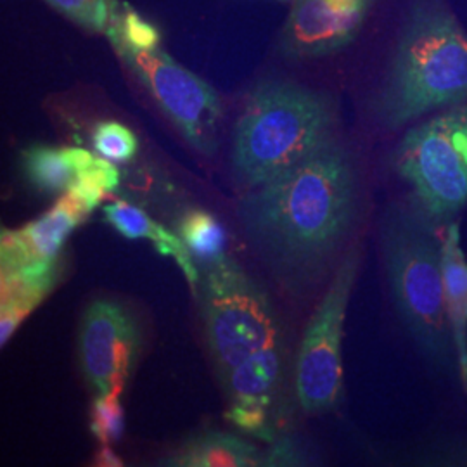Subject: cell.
I'll use <instances>...</instances> for the list:
<instances>
[{
  "instance_id": "6",
  "label": "cell",
  "mask_w": 467,
  "mask_h": 467,
  "mask_svg": "<svg viewBox=\"0 0 467 467\" xmlns=\"http://www.w3.org/2000/svg\"><path fill=\"white\" fill-rule=\"evenodd\" d=\"M393 165L431 220H449L467 204V102L410 129L393 154Z\"/></svg>"
},
{
  "instance_id": "25",
  "label": "cell",
  "mask_w": 467,
  "mask_h": 467,
  "mask_svg": "<svg viewBox=\"0 0 467 467\" xmlns=\"http://www.w3.org/2000/svg\"><path fill=\"white\" fill-rule=\"evenodd\" d=\"M94 464L99 467L123 466L121 459L109 447V443H100L99 451H96V457H94Z\"/></svg>"
},
{
  "instance_id": "4",
  "label": "cell",
  "mask_w": 467,
  "mask_h": 467,
  "mask_svg": "<svg viewBox=\"0 0 467 467\" xmlns=\"http://www.w3.org/2000/svg\"><path fill=\"white\" fill-rule=\"evenodd\" d=\"M383 256L401 320L420 350L447 366L455 350L443 298L441 239L424 218L397 210L384 223Z\"/></svg>"
},
{
  "instance_id": "21",
  "label": "cell",
  "mask_w": 467,
  "mask_h": 467,
  "mask_svg": "<svg viewBox=\"0 0 467 467\" xmlns=\"http://www.w3.org/2000/svg\"><path fill=\"white\" fill-rule=\"evenodd\" d=\"M118 391L99 395L92 407L90 431L99 440L100 443L118 441L125 428V416L121 409Z\"/></svg>"
},
{
  "instance_id": "11",
  "label": "cell",
  "mask_w": 467,
  "mask_h": 467,
  "mask_svg": "<svg viewBox=\"0 0 467 467\" xmlns=\"http://www.w3.org/2000/svg\"><path fill=\"white\" fill-rule=\"evenodd\" d=\"M379 0H295L279 47L285 57L316 59L348 47Z\"/></svg>"
},
{
  "instance_id": "1",
  "label": "cell",
  "mask_w": 467,
  "mask_h": 467,
  "mask_svg": "<svg viewBox=\"0 0 467 467\" xmlns=\"http://www.w3.org/2000/svg\"><path fill=\"white\" fill-rule=\"evenodd\" d=\"M355 212V168L336 140L254 187L239 204L253 248L281 274L312 267L333 253L350 233Z\"/></svg>"
},
{
  "instance_id": "22",
  "label": "cell",
  "mask_w": 467,
  "mask_h": 467,
  "mask_svg": "<svg viewBox=\"0 0 467 467\" xmlns=\"http://www.w3.org/2000/svg\"><path fill=\"white\" fill-rule=\"evenodd\" d=\"M267 409L268 405L264 401L233 400L225 416L239 430L267 438L264 434L267 426Z\"/></svg>"
},
{
  "instance_id": "18",
  "label": "cell",
  "mask_w": 467,
  "mask_h": 467,
  "mask_svg": "<svg viewBox=\"0 0 467 467\" xmlns=\"http://www.w3.org/2000/svg\"><path fill=\"white\" fill-rule=\"evenodd\" d=\"M25 171L38 189L47 192H65L75 179L61 150L36 144L23 152Z\"/></svg>"
},
{
  "instance_id": "3",
  "label": "cell",
  "mask_w": 467,
  "mask_h": 467,
  "mask_svg": "<svg viewBox=\"0 0 467 467\" xmlns=\"http://www.w3.org/2000/svg\"><path fill=\"white\" fill-rule=\"evenodd\" d=\"M336 109L329 96L291 82H267L250 94L235 123L233 165L258 187L331 144Z\"/></svg>"
},
{
  "instance_id": "15",
  "label": "cell",
  "mask_w": 467,
  "mask_h": 467,
  "mask_svg": "<svg viewBox=\"0 0 467 467\" xmlns=\"http://www.w3.org/2000/svg\"><path fill=\"white\" fill-rule=\"evenodd\" d=\"M283 343L253 353L244 362L222 376L233 400H258L270 405L283 374Z\"/></svg>"
},
{
  "instance_id": "23",
  "label": "cell",
  "mask_w": 467,
  "mask_h": 467,
  "mask_svg": "<svg viewBox=\"0 0 467 467\" xmlns=\"http://www.w3.org/2000/svg\"><path fill=\"white\" fill-rule=\"evenodd\" d=\"M75 177L82 179L88 184L99 187L100 191H104L108 196L113 194L119 185V171L118 168L106 158L96 156L94 161L88 167L82 170L80 173H77Z\"/></svg>"
},
{
  "instance_id": "5",
  "label": "cell",
  "mask_w": 467,
  "mask_h": 467,
  "mask_svg": "<svg viewBox=\"0 0 467 467\" xmlns=\"http://www.w3.org/2000/svg\"><path fill=\"white\" fill-rule=\"evenodd\" d=\"M198 296L220 378L253 353L281 343L267 295L227 254L204 265Z\"/></svg>"
},
{
  "instance_id": "19",
  "label": "cell",
  "mask_w": 467,
  "mask_h": 467,
  "mask_svg": "<svg viewBox=\"0 0 467 467\" xmlns=\"http://www.w3.org/2000/svg\"><path fill=\"white\" fill-rule=\"evenodd\" d=\"M54 11L67 17L80 28L106 34L118 0H44Z\"/></svg>"
},
{
  "instance_id": "8",
  "label": "cell",
  "mask_w": 467,
  "mask_h": 467,
  "mask_svg": "<svg viewBox=\"0 0 467 467\" xmlns=\"http://www.w3.org/2000/svg\"><path fill=\"white\" fill-rule=\"evenodd\" d=\"M115 50L185 140L202 154H213L222 119L217 92L161 47Z\"/></svg>"
},
{
  "instance_id": "10",
  "label": "cell",
  "mask_w": 467,
  "mask_h": 467,
  "mask_svg": "<svg viewBox=\"0 0 467 467\" xmlns=\"http://www.w3.org/2000/svg\"><path fill=\"white\" fill-rule=\"evenodd\" d=\"M84 202L69 191L28 225L2 229V275H16L52 287L59 277V254L71 233L88 217Z\"/></svg>"
},
{
  "instance_id": "9",
  "label": "cell",
  "mask_w": 467,
  "mask_h": 467,
  "mask_svg": "<svg viewBox=\"0 0 467 467\" xmlns=\"http://www.w3.org/2000/svg\"><path fill=\"white\" fill-rule=\"evenodd\" d=\"M139 348V324L121 303L99 298L87 306L78 333V358L87 383L98 395L123 391Z\"/></svg>"
},
{
  "instance_id": "16",
  "label": "cell",
  "mask_w": 467,
  "mask_h": 467,
  "mask_svg": "<svg viewBox=\"0 0 467 467\" xmlns=\"http://www.w3.org/2000/svg\"><path fill=\"white\" fill-rule=\"evenodd\" d=\"M106 36L113 47H129L135 50H152L161 47L160 30L150 23L134 7L127 4L115 5Z\"/></svg>"
},
{
  "instance_id": "2",
  "label": "cell",
  "mask_w": 467,
  "mask_h": 467,
  "mask_svg": "<svg viewBox=\"0 0 467 467\" xmlns=\"http://www.w3.org/2000/svg\"><path fill=\"white\" fill-rule=\"evenodd\" d=\"M466 100V32L443 0H412L379 100L384 123L400 129Z\"/></svg>"
},
{
  "instance_id": "7",
  "label": "cell",
  "mask_w": 467,
  "mask_h": 467,
  "mask_svg": "<svg viewBox=\"0 0 467 467\" xmlns=\"http://www.w3.org/2000/svg\"><path fill=\"white\" fill-rule=\"evenodd\" d=\"M358 270V251L341 260L310 318L298 350L295 386L306 414L333 410L343 393V327Z\"/></svg>"
},
{
  "instance_id": "20",
  "label": "cell",
  "mask_w": 467,
  "mask_h": 467,
  "mask_svg": "<svg viewBox=\"0 0 467 467\" xmlns=\"http://www.w3.org/2000/svg\"><path fill=\"white\" fill-rule=\"evenodd\" d=\"M96 152L115 163H127L134 160L139 150V140L134 132L119 121H102L92 134Z\"/></svg>"
},
{
  "instance_id": "24",
  "label": "cell",
  "mask_w": 467,
  "mask_h": 467,
  "mask_svg": "<svg viewBox=\"0 0 467 467\" xmlns=\"http://www.w3.org/2000/svg\"><path fill=\"white\" fill-rule=\"evenodd\" d=\"M61 152H63V158L67 160V167L71 168L75 175L88 167L96 158L92 152L82 148H65Z\"/></svg>"
},
{
  "instance_id": "14",
  "label": "cell",
  "mask_w": 467,
  "mask_h": 467,
  "mask_svg": "<svg viewBox=\"0 0 467 467\" xmlns=\"http://www.w3.org/2000/svg\"><path fill=\"white\" fill-rule=\"evenodd\" d=\"M165 464L175 467L275 466V459L274 453L265 455L234 434L204 433L189 440Z\"/></svg>"
},
{
  "instance_id": "13",
  "label": "cell",
  "mask_w": 467,
  "mask_h": 467,
  "mask_svg": "<svg viewBox=\"0 0 467 467\" xmlns=\"http://www.w3.org/2000/svg\"><path fill=\"white\" fill-rule=\"evenodd\" d=\"M104 220L127 239H150L156 251L170 256L182 268L185 279L194 296L200 293L201 274L182 237L170 233L163 225L156 223L142 210L125 201H113L102 208Z\"/></svg>"
},
{
  "instance_id": "12",
  "label": "cell",
  "mask_w": 467,
  "mask_h": 467,
  "mask_svg": "<svg viewBox=\"0 0 467 467\" xmlns=\"http://www.w3.org/2000/svg\"><path fill=\"white\" fill-rule=\"evenodd\" d=\"M443 298L455 350V368L467 393V258L461 246V229L451 222L441 237Z\"/></svg>"
},
{
  "instance_id": "17",
  "label": "cell",
  "mask_w": 467,
  "mask_h": 467,
  "mask_svg": "<svg viewBox=\"0 0 467 467\" xmlns=\"http://www.w3.org/2000/svg\"><path fill=\"white\" fill-rule=\"evenodd\" d=\"M181 237L191 254L198 256L204 265L225 254V231L208 212L194 210L187 213L181 225Z\"/></svg>"
}]
</instances>
